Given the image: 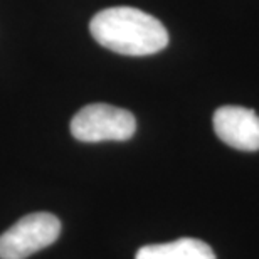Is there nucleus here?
I'll use <instances>...</instances> for the list:
<instances>
[{
  "instance_id": "f257e3e1",
  "label": "nucleus",
  "mask_w": 259,
  "mask_h": 259,
  "mask_svg": "<svg viewBox=\"0 0 259 259\" xmlns=\"http://www.w3.org/2000/svg\"><path fill=\"white\" fill-rule=\"evenodd\" d=\"M90 32L100 46L123 56H150L168 46L165 25L133 7H111L98 12L90 22Z\"/></svg>"
},
{
  "instance_id": "f03ea898",
  "label": "nucleus",
  "mask_w": 259,
  "mask_h": 259,
  "mask_svg": "<svg viewBox=\"0 0 259 259\" xmlns=\"http://www.w3.org/2000/svg\"><path fill=\"white\" fill-rule=\"evenodd\" d=\"M137 132V120L128 110L95 103L81 108L71 120L72 137L84 143L126 142Z\"/></svg>"
},
{
  "instance_id": "7ed1b4c3",
  "label": "nucleus",
  "mask_w": 259,
  "mask_h": 259,
  "mask_svg": "<svg viewBox=\"0 0 259 259\" xmlns=\"http://www.w3.org/2000/svg\"><path fill=\"white\" fill-rule=\"evenodd\" d=\"M61 222L48 212L24 215L0 236V259H25L58 241Z\"/></svg>"
},
{
  "instance_id": "20e7f679",
  "label": "nucleus",
  "mask_w": 259,
  "mask_h": 259,
  "mask_svg": "<svg viewBox=\"0 0 259 259\" xmlns=\"http://www.w3.org/2000/svg\"><path fill=\"white\" fill-rule=\"evenodd\" d=\"M214 132L222 142L242 152L259 150V116L244 106H221L214 113Z\"/></svg>"
},
{
  "instance_id": "39448f33",
  "label": "nucleus",
  "mask_w": 259,
  "mask_h": 259,
  "mask_svg": "<svg viewBox=\"0 0 259 259\" xmlns=\"http://www.w3.org/2000/svg\"><path fill=\"white\" fill-rule=\"evenodd\" d=\"M135 259H217L207 242L194 237L140 247Z\"/></svg>"
}]
</instances>
